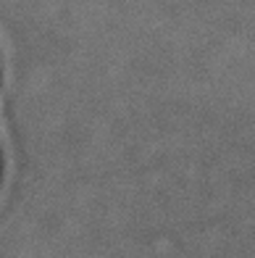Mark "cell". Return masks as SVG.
I'll return each mask as SVG.
<instances>
[]
</instances>
